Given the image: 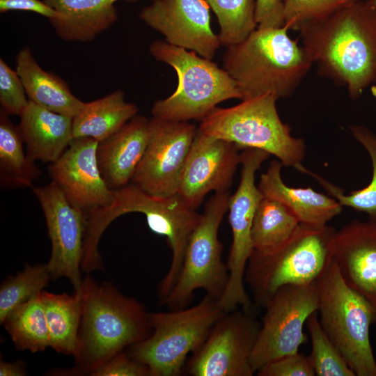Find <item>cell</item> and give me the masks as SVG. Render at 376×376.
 Returning <instances> with one entry per match:
<instances>
[{
  "label": "cell",
  "mask_w": 376,
  "mask_h": 376,
  "mask_svg": "<svg viewBox=\"0 0 376 376\" xmlns=\"http://www.w3.org/2000/svg\"><path fill=\"white\" fill-rule=\"evenodd\" d=\"M297 31L319 72L345 86L351 100L376 81V7L367 0L351 2Z\"/></svg>",
  "instance_id": "obj_1"
},
{
  "label": "cell",
  "mask_w": 376,
  "mask_h": 376,
  "mask_svg": "<svg viewBox=\"0 0 376 376\" xmlns=\"http://www.w3.org/2000/svg\"><path fill=\"white\" fill-rule=\"evenodd\" d=\"M113 191V200L110 205L96 209L86 215L82 267L92 271L102 267L98 243L112 221L124 214L142 213L150 229L166 237L172 251L169 269L158 286V295L162 300L177 280L188 240L201 214L190 207L178 194L153 196L133 184Z\"/></svg>",
  "instance_id": "obj_2"
},
{
  "label": "cell",
  "mask_w": 376,
  "mask_h": 376,
  "mask_svg": "<svg viewBox=\"0 0 376 376\" xmlns=\"http://www.w3.org/2000/svg\"><path fill=\"white\" fill-rule=\"evenodd\" d=\"M281 27H257L226 47L223 68L236 83L242 100L273 95L289 97L313 64L308 52Z\"/></svg>",
  "instance_id": "obj_3"
},
{
  "label": "cell",
  "mask_w": 376,
  "mask_h": 376,
  "mask_svg": "<svg viewBox=\"0 0 376 376\" xmlns=\"http://www.w3.org/2000/svg\"><path fill=\"white\" fill-rule=\"evenodd\" d=\"M82 312L76 366L69 373H91L126 347L145 339L152 329L143 304L109 283L88 276L81 288Z\"/></svg>",
  "instance_id": "obj_4"
},
{
  "label": "cell",
  "mask_w": 376,
  "mask_h": 376,
  "mask_svg": "<svg viewBox=\"0 0 376 376\" xmlns=\"http://www.w3.org/2000/svg\"><path fill=\"white\" fill-rule=\"evenodd\" d=\"M336 232L328 225L300 224L280 245L265 251H253L246 267L244 283L255 303L264 307L284 286L318 281L333 261Z\"/></svg>",
  "instance_id": "obj_5"
},
{
  "label": "cell",
  "mask_w": 376,
  "mask_h": 376,
  "mask_svg": "<svg viewBox=\"0 0 376 376\" xmlns=\"http://www.w3.org/2000/svg\"><path fill=\"white\" fill-rule=\"evenodd\" d=\"M149 52L155 60L171 66L178 77L173 94L153 104L152 117L175 121L201 120L220 102L242 100L233 78L210 59L161 40L152 41Z\"/></svg>",
  "instance_id": "obj_6"
},
{
  "label": "cell",
  "mask_w": 376,
  "mask_h": 376,
  "mask_svg": "<svg viewBox=\"0 0 376 376\" xmlns=\"http://www.w3.org/2000/svg\"><path fill=\"white\" fill-rule=\"evenodd\" d=\"M277 98L263 95L228 108H214L201 121L198 130L209 136L256 148L275 156L283 166L298 169L306 157V143L291 134L276 109Z\"/></svg>",
  "instance_id": "obj_7"
},
{
  "label": "cell",
  "mask_w": 376,
  "mask_h": 376,
  "mask_svg": "<svg viewBox=\"0 0 376 376\" xmlns=\"http://www.w3.org/2000/svg\"><path fill=\"white\" fill-rule=\"evenodd\" d=\"M320 323L355 376H376L370 327L376 310L343 279L334 260L318 282Z\"/></svg>",
  "instance_id": "obj_8"
},
{
  "label": "cell",
  "mask_w": 376,
  "mask_h": 376,
  "mask_svg": "<svg viewBox=\"0 0 376 376\" xmlns=\"http://www.w3.org/2000/svg\"><path fill=\"white\" fill-rule=\"evenodd\" d=\"M226 313L205 295L196 305L149 313L152 334L131 345L128 355L146 365L150 376H178L189 353L203 344Z\"/></svg>",
  "instance_id": "obj_9"
},
{
  "label": "cell",
  "mask_w": 376,
  "mask_h": 376,
  "mask_svg": "<svg viewBox=\"0 0 376 376\" xmlns=\"http://www.w3.org/2000/svg\"><path fill=\"white\" fill-rule=\"evenodd\" d=\"M230 194L216 192L207 202L200 221L191 233L186 247L183 263L175 283L161 300L169 310L187 307L198 289L218 300L228 280L226 264L221 260L223 245L218 230L228 209Z\"/></svg>",
  "instance_id": "obj_10"
},
{
  "label": "cell",
  "mask_w": 376,
  "mask_h": 376,
  "mask_svg": "<svg viewBox=\"0 0 376 376\" xmlns=\"http://www.w3.org/2000/svg\"><path fill=\"white\" fill-rule=\"evenodd\" d=\"M269 154L256 148H245L241 153L240 180L235 192L230 196L228 220L232 230V244L226 263L228 280L218 306L225 312L241 306L250 311L252 303L244 287V274L253 252L251 231L254 215L263 194L256 186V173Z\"/></svg>",
  "instance_id": "obj_11"
},
{
  "label": "cell",
  "mask_w": 376,
  "mask_h": 376,
  "mask_svg": "<svg viewBox=\"0 0 376 376\" xmlns=\"http://www.w3.org/2000/svg\"><path fill=\"white\" fill-rule=\"evenodd\" d=\"M318 282L284 286L267 302L251 357L255 373L272 361L299 352L307 341L303 329L318 309Z\"/></svg>",
  "instance_id": "obj_12"
},
{
  "label": "cell",
  "mask_w": 376,
  "mask_h": 376,
  "mask_svg": "<svg viewBox=\"0 0 376 376\" xmlns=\"http://www.w3.org/2000/svg\"><path fill=\"white\" fill-rule=\"evenodd\" d=\"M260 325L250 312L226 313L188 362L193 376H252L251 354Z\"/></svg>",
  "instance_id": "obj_13"
},
{
  "label": "cell",
  "mask_w": 376,
  "mask_h": 376,
  "mask_svg": "<svg viewBox=\"0 0 376 376\" xmlns=\"http://www.w3.org/2000/svg\"><path fill=\"white\" fill-rule=\"evenodd\" d=\"M149 139L132 184L157 196L178 194L182 170L196 133L187 121L152 117Z\"/></svg>",
  "instance_id": "obj_14"
},
{
  "label": "cell",
  "mask_w": 376,
  "mask_h": 376,
  "mask_svg": "<svg viewBox=\"0 0 376 376\" xmlns=\"http://www.w3.org/2000/svg\"><path fill=\"white\" fill-rule=\"evenodd\" d=\"M45 215L52 251L47 266L52 279L65 277L81 290L86 214L74 206L52 181L32 187Z\"/></svg>",
  "instance_id": "obj_15"
},
{
  "label": "cell",
  "mask_w": 376,
  "mask_h": 376,
  "mask_svg": "<svg viewBox=\"0 0 376 376\" xmlns=\"http://www.w3.org/2000/svg\"><path fill=\"white\" fill-rule=\"evenodd\" d=\"M240 148L235 143L204 134L197 129L180 178L178 194L196 210L210 191H228Z\"/></svg>",
  "instance_id": "obj_16"
},
{
  "label": "cell",
  "mask_w": 376,
  "mask_h": 376,
  "mask_svg": "<svg viewBox=\"0 0 376 376\" xmlns=\"http://www.w3.org/2000/svg\"><path fill=\"white\" fill-rule=\"evenodd\" d=\"M139 17L168 43L205 58L211 60L221 45L211 28L210 6L205 0H152Z\"/></svg>",
  "instance_id": "obj_17"
},
{
  "label": "cell",
  "mask_w": 376,
  "mask_h": 376,
  "mask_svg": "<svg viewBox=\"0 0 376 376\" xmlns=\"http://www.w3.org/2000/svg\"><path fill=\"white\" fill-rule=\"evenodd\" d=\"M98 141L74 138L65 152L49 167V175L65 198L86 215L111 204L113 191L105 183L97 159Z\"/></svg>",
  "instance_id": "obj_18"
},
{
  "label": "cell",
  "mask_w": 376,
  "mask_h": 376,
  "mask_svg": "<svg viewBox=\"0 0 376 376\" xmlns=\"http://www.w3.org/2000/svg\"><path fill=\"white\" fill-rule=\"evenodd\" d=\"M333 260L345 282L376 310V221L356 219L336 230Z\"/></svg>",
  "instance_id": "obj_19"
},
{
  "label": "cell",
  "mask_w": 376,
  "mask_h": 376,
  "mask_svg": "<svg viewBox=\"0 0 376 376\" xmlns=\"http://www.w3.org/2000/svg\"><path fill=\"white\" fill-rule=\"evenodd\" d=\"M149 120L136 115L113 135L98 143L99 169L110 189H120L132 181L147 148Z\"/></svg>",
  "instance_id": "obj_20"
},
{
  "label": "cell",
  "mask_w": 376,
  "mask_h": 376,
  "mask_svg": "<svg viewBox=\"0 0 376 376\" xmlns=\"http://www.w3.org/2000/svg\"><path fill=\"white\" fill-rule=\"evenodd\" d=\"M282 163L274 160L260 175L258 187L264 196L275 199L287 207L301 224L323 226L340 214L343 206L333 197L312 187H292L282 180Z\"/></svg>",
  "instance_id": "obj_21"
},
{
  "label": "cell",
  "mask_w": 376,
  "mask_h": 376,
  "mask_svg": "<svg viewBox=\"0 0 376 376\" xmlns=\"http://www.w3.org/2000/svg\"><path fill=\"white\" fill-rule=\"evenodd\" d=\"M19 117L18 127L26 154L34 162H54L74 139L72 118L30 100Z\"/></svg>",
  "instance_id": "obj_22"
},
{
  "label": "cell",
  "mask_w": 376,
  "mask_h": 376,
  "mask_svg": "<svg viewBox=\"0 0 376 376\" xmlns=\"http://www.w3.org/2000/svg\"><path fill=\"white\" fill-rule=\"evenodd\" d=\"M58 13L49 19L57 36L68 42H88L118 19L115 3L136 0H43Z\"/></svg>",
  "instance_id": "obj_23"
},
{
  "label": "cell",
  "mask_w": 376,
  "mask_h": 376,
  "mask_svg": "<svg viewBox=\"0 0 376 376\" xmlns=\"http://www.w3.org/2000/svg\"><path fill=\"white\" fill-rule=\"evenodd\" d=\"M16 71L29 100L35 104L72 118L84 107L85 102L71 92L65 81L38 65L29 47L17 54Z\"/></svg>",
  "instance_id": "obj_24"
},
{
  "label": "cell",
  "mask_w": 376,
  "mask_h": 376,
  "mask_svg": "<svg viewBox=\"0 0 376 376\" xmlns=\"http://www.w3.org/2000/svg\"><path fill=\"white\" fill-rule=\"evenodd\" d=\"M138 111L136 104L125 100L123 91H114L84 103L72 118L73 137H89L100 142L119 130Z\"/></svg>",
  "instance_id": "obj_25"
},
{
  "label": "cell",
  "mask_w": 376,
  "mask_h": 376,
  "mask_svg": "<svg viewBox=\"0 0 376 376\" xmlns=\"http://www.w3.org/2000/svg\"><path fill=\"white\" fill-rule=\"evenodd\" d=\"M49 332V347L56 352L77 354L82 301L81 290L72 295L41 292Z\"/></svg>",
  "instance_id": "obj_26"
},
{
  "label": "cell",
  "mask_w": 376,
  "mask_h": 376,
  "mask_svg": "<svg viewBox=\"0 0 376 376\" xmlns=\"http://www.w3.org/2000/svg\"><path fill=\"white\" fill-rule=\"evenodd\" d=\"M24 141L18 126L8 115L0 112V182L8 189L33 187V182L41 174L23 148Z\"/></svg>",
  "instance_id": "obj_27"
},
{
  "label": "cell",
  "mask_w": 376,
  "mask_h": 376,
  "mask_svg": "<svg viewBox=\"0 0 376 376\" xmlns=\"http://www.w3.org/2000/svg\"><path fill=\"white\" fill-rule=\"evenodd\" d=\"M350 130L354 139L367 151L372 164L371 180L367 186L348 194L322 177L302 166L299 171L315 178L343 207L366 213L369 219L376 221V133L362 125H351Z\"/></svg>",
  "instance_id": "obj_28"
},
{
  "label": "cell",
  "mask_w": 376,
  "mask_h": 376,
  "mask_svg": "<svg viewBox=\"0 0 376 376\" xmlns=\"http://www.w3.org/2000/svg\"><path fill=\"white\" fill-rule=\"evenodd\" d=\"M3 324L19 350L37 352L49 347V332L41 292L13 311Z\"/></svg>",
  "instance_id": "obj_29"
},
{
  "label": "cell",
  "mask_w": 376,
  "mask_h": 376,
  "mask_svg": "<svg viewBox=\"0 0 376 376\" xmlns=\"http://www.w3.org/2000/svg\"><path fill=\"white\" fill-rule=\"evenodd\" d=\"M300 224L295 215L283 204L263 196L256 209L251 227L253 251H265L280 245Z\"/></svg>",
  "instance_id": "obj_30"
},
{
  "label": "cell",
  "mask_w": 376,
  "mask_h": 376,
  "mask_svg": "<svg viewBox=\"0 0 376 376\" xmlns=\"http://www.w3.org/2000/svg\"><path fill=\"white\" fill-rule=\"evenodd\" d=\"M217 15L221 45L244 40L257 28L256 0H205Z\"/></svg>",
  "instance_id": "obj_31"
},
{
  "label": "cell",
  "mask_w": 376,
  "mask_h": 376,
  "mask_svg": "<svg viewBox=\"0 0 376 376\" xmlns=\"http://www.w3.org/2000/svg\"><path fill=\"white\" fill-rule=\"evenodd\" d=\"M52 278L47 264L26 265L0 288V322L15 308L42 291Z\"/></svg>",
  "instance_id": "obj_32"
},
{
  "label": "cell",
  "mask_w": 376,
  "mask_h": 376,
  "mask_svg": "<svg viewBox=\"0 0 376 376\" xmlns=\"http://www.w3.org/2000/svg\"><path fill=\"white\" fill-rule=\"evenodd\" d=\"M311 341V352L308 356L317 376H355L343 354L322 329L318 311L306 321Z\"/></svg>",
  "instance_id": "obj_33"
},
{
  "label": "cell",
  "mask_w": 376,
  "mask_h": 376,
  "mask_svg": "<svg viewBox=\"0 0 376 376\" xmlns=\"http://www.w3.org/2000/svg\"><path fill=\"white\" fill-rule=\"evenodd\" d=\"M356 0H283L284 24L298 30L304 24L329 15Z\"/></svg>",
  "instance_id": "obj_34"
},
{
  "label": "cell",
  "mask_w": 376,
  "mask_h": 376,
  "mask_svg": "<svg viewBox=\"0 0 376 376\" xmlns=\"http://www.w3.org/2000/svg\"><path fill=\"white\" fill-rule=\"evenodd\" d=\"M23 83L16 70L0 59L1 111L8 115L20 116L29 103Z\"/></svg>",
  "instance_id": "obj_35"
},
{
  "label": "cell",
  "mask_w": 376,
  "mask_h": 376,
  "mask_svg": "<svg viewBox=\"0 0 376 376\" xmlns=\"http://www.w3.org/2000/svg\"><path fill=\"white\" fill-rule=\"evenodd\" d=\"M258 376H314L308 357L297 352L272 361L257 372Z\"/></svg>",
  "instance_id": "obj_36"
},
{
  "label": "cell",
  "mask_w": 376,
  "mask_h": 376,
  "mask_svg": "<svg viewBox=\"0 0 376 376\" xmlns=\"http://www.w3.org/2000/svg\"><path fill=\"white\" fill-rule=\"evenodd\" d=\"M93 376H147L148 367L122 351L93 370Z\"/></svg>",
  "instance_id": "obj_37"
},
{
  "label": "cell",
  "mask_w": 376,
  "mask_h": 376,
  "mask_svg": "<svg viewBox=\"0 0 376 376\" xmlns=\"http://www.w3.org/2000/svg\"><path fill=\"white\" fill-rule=\"evenodd\" d=\"M256 21L257 27L283 26V0H256Z\"/></svg>",
  "instance_id": "obj_38"
},
{
  "label": "cell",
  "mask_w": 376,
  "mask_h": 376,
  "mask_svg": "<svg viewBox=\"0 0 376 376\" xmlns=\"http://www.w3.org/2000/svg\"><path fill=\"white\" fill-rule=\"evenodd\" d=\"M21 10L35 13L49 20L58 17L57 12L43 0H0V13Z\"/></svg>",
  "instance_id": "obj_39"
},
{
  "label": "cell",
  "mask_w": 376,
  "mask_h": 376,
  "mask_svg": "<svg viewBox=\"0 0 376 376\" xmlns=\"http://www.w3.org/2000/svg\"><path fill=\"white\" fill-rule=\"evenodd\" d=\"M26 375L25 364L22 361L0 363L1 376H24Z\"/></svg>",
  "instance_id": "obj_40"
},
{
  "label": "cell",
  "mask_w": 376,
  "mask_h": 376,
  "mask_svg": "<svg viewBox=\"0 0 376 376\" xmlns=\"http://www.w3.org/2000/svg\"><path fill=\"white\" fill-rule=\"evenodd\" d=\"M370 92L373 97L376 98V85L373 84L372 86H370Z\"/></svg>",
  "instance_id": "obj_41"
},
{
  "label": "cell",
  "mask_w": 376,
  "mask_h": 376,
  "mask_svg": "<svg viewBox=\"0 0 376 376\" xmlns=\"http://www.w3.org/2000/svg\"><path fill=\"white\" fill-rule=\"evenodd\" d=\"M372 6L376 7V0H367Z\"/></svg>",
  "instance_id": "obj_42"
}]
</instances>
